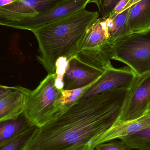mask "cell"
Returning a JSON list of instances; mask_svg holds the SVG:
<instances>
[{"mask_svg":"<svg viewBox=\"0 0 150 150\" xmlns=\"http://www.w3.org/2000/svg\"><path fill=\"white\" fill-rule=\"evenodd\" d=\"M128 90L78 100L36 128L21 150H68L82 144L95 149L100 137L119 120Z\"/></svg>","mask_w":150,"mask_h":150,"instance_id":"1","label":"cell"},{"mask_svg":"<svg viewBox=\"0 0 150 150\" xmlns=\"http://www.w3.org/2000/svg\"><path fill=\"white\" fill-rule=\"evenodd\" d=\"M99 17L97 11L85 8L63 19L32 31L38 45L39 62L48 74L56 73L60 58L68 60L80 49L86 31Z\"/></svg>","mask_w":150,"mask_h":150,"instance_id":"2","label":"cell"},{"mask_svg":"<svg viewBox=\"0 0 150 150\" xmlns=\"http://www.w3.org/2000/svg\"><path fill=\"white\" fill-rule=\"evenodd\" d=\"M56 73L48 74L36 89L30 91L23 113L30 125L41 127L59 112L57 103L63 90L56 86Z\"/></svg>","mask_w":150,"mask_h":150,"instance_id":"3","label":"cell"},{"mask_svg":"<svg viewBox=\"0 0 150 150\" xmlns=\"http://www.w3.org/2000/svg\"><path fill=\"white\" fill-rule=\"evenodd\" d=\"M113 52V60L126 64L136 75L150 71V29L117 40Z\"/></svg>","mask_w":150,"mask_h":150,"instance_id":"4","label":"cell"},{"mask_svg":"<svg viewBox=\"0 0 150 150\" xmlns=\"http://www.w3.org/2000/svg\"><path fill=\"white\" fill-rule=\"evenodd\" d=\"M93 2V0H64L33 16L1 23L0 24L14 29L32 32L85 8L88 3Z\"/></svg>","mask_w":150,"mask_h":150,"instance_id":"5","label":"cell"},{"mask_svg":"<svg viewBox=\"0 0 150 150\" xmlns=\"http://www.w3.org/2000/svg\"><path fill=\"white\" fill-rule=\"evenodd\" d=\"M150 71L135 79L128 90L121 113L116 124L141 118L149 112Z\"/></svg>","mask_w":150,"mask_h":150,"instance_id":"6","label":"cell"},{"mask_svg":"<svg viewBox=\"0 0 150 150\" xmlns=\"http://www.w3.org/2000/svg\"><path fill=\"white\" fill-rule=\"evenodd\" d=\"M136 75L128 66L120 68L113 67L107 69L80 99L102 94L122 88H129Z\"/></svg>","mask_w":150,"mask_h":150,"instance_id":"7","label":"cell"},{"mask_svg":"<svg viewBox=\"0 0 150 150\" xmlns=\"http://www.w3.org/2000/svg\"><path fill=\"white\" fill-rule=\"evenodd\" d=\"M104 72L85 63L75 55L68 60L63 78V90H76L90 85Z\"/></svg>","mask_w":150,"mask_h":150,"instance_id":"8","label":"cell"},{"mask_svg":"<svg viewBox=\"0 0 150 150\" xmlns=\"http://www.w3.org/2000/svg\"><path fill=\"white\" fill-rule=\"evenodd\" d=\"M31 90L18 86H0V122L16 120L23 114Z\"/></svg>","mask_w":150,"mask_h":150,"instance_id":"9","label":"cell"},{"mask_svg":"<svg viewBox=\"0 0 150 150\" xmlns=\"http://www.w3.org/2000/svg\"><path fill=\"white\" fill-rule=\"evenodd\" d=\"M64 0H16L0 7V23L33 16Z\"/></svg>","mask_w":150,"mask_h":150,"instance_id":"10","label":"cell"},{"mask_svg":"<svg viewBox=\"0 0 150 150\" xmlns=\"http://www.w3.org/2000/svg\"><path fill=\"white\" fill-rule=\"evenodd\" d=\"M150 126V111L144 116L136 120L114 125L104 133L100 138L98 144L136 133Z\"/></svg>","mask_w":150,"mask_h":150,"instance_id":"11","label":"cell"},{"mask_svg":"<svg viewBox=\"0 0 150 150\" xmlns=\"http://www.w3.org/2000/svg\"><path fill=\"white\" fill-rule=\"evenodd\" d=\"M76 56L85 63L105 71L112 67L113 45L107 44L98 48L79 50Z\"/></svg>","mask_w":150,"mask_h":150,"instance_id":"12","label":"cell"},{"mask_svg":"<svg viewBox=\"0 0 150 150\" xmlns=\"http://www.w3.org/2000/svg\"><path fill=\"white\" fill-rule=\"evenodd\" d=\"M108 40L106 18H99L86 31L79 50L98 48L110 44Z\"/></svg>","mask_w":150,"mask_h":150,"instance_id":"13","label":"cell"},{"mask_svg":"<svg viewBox=\"0 0 150 150\" xmlns=\"http://www.w3.org/2000/svg\"><path fill=\"white\" fill-rule=\"evenodd\" d=\"M128 23L132 33L150 29V0H141L132 6Z\"/></svg>","mask_w":150,"mask_h":150,"instance_id":"14","label":"cell"},{"mask_svg":"<svg viewBox=\"0 0 150 150\" xmlns=\"http://www.w3.org/2000/svg\"><path fill=\"white\" fill-rule=\"evenodd\" d=\"M131 7L118 14L114 18H105L109 35L108 42L111 45H113L117 40L132 33L128 23Z\"/></svg>","mask_w":150,"mask_h":150,"instance_id":"15","label":"cell"},{"mask_svg":"<svg viewBox=\"0 0 150 150\" xmlns=\"http://www.w3.org/2000/svg\"><path fill=\"white\" fill-rule=\"evenodd\" d=\"M0 122V146L16 136L30 125L23 114L16 120Z\"/></svg>","mask_w":150,"mask_h":150,"instance_id":"16","label":"cell"},{"mask_svg":"<svg viewBox=\"0 0 150 150\" xmlns=\"http://www.w3.org/2000/svg\"><path fill=\"white\" fill-rule=\"evenodd\" d=\"M120 140L130 150H150V126Z\"/></svg>","mask_w":150,"mask_h":150,"instance_id":"17","label":"cell"},{"mask_svg":"<svg viewBox=\"0 0 150 150\" xmlns=\"http://www.w3.org/2000/svg\"><path fill=\"white\" fill-rule=\"evenodd\" d=\"M37 127L29 125L16 136L0 146V150H21Z\"/></svg>","mask_w":150,"mask_h":150,"instance_id":"18","label":"cell"},{"mask_svg":"<svg viewBox=\"0 0 150 150\" xmlns=\"http://www.w3.org/2000/svg\"><path fill=\"white\" fill-rule=\"evenodd\" d=\"M121 0H94L102 17L108 16Z\"/></svg>","mask_w":150,"mask_h":150,"instance_id":"19","label":"cell"},{"mask_svg":"<svg viewBox=\"0 0 150 150\" xmlns=\"http://www.w3.org/2000/svg\"><path fill=\"white\" fill-rule=\"evenodd\" d=\"M96 150H131L122 141H112L98 144Z\"/></svg>","mask_w":150,"mask_h":150,"instance_id":"20","label":"cell"},{"mask_svg":"<svg viewBox=\"0 0 150 150\" xmlns=\"http://www.w3.org/2000/svg\"><path fill=\"white\" fill-rule=\"evenodd\" d=\"M140 1L141 0H121L116 5L113 11L107 17L110 18H114L118 14L132 7Z\"/></svg>","mask_w":150,"mask_h":150,"instance_id":"21","label":"cell"},{"mask_svg":"<svg viewBox=\"0 0 150 150\" xmlns=\"http://www.w3.org/2000/svg\"><path fill=\"white\" fill-rule=\"evenodd\" d=\"M95 149L90 145L82 144L77 145L68 150H95Z\"/></svg>","mask_w":150,"mask_h":150,"instance_id":"22","label":"cell"},{"mask_svg":"<svg viewBox=\"0 0 150 150\" xmlns=\"http://www.w3.org/2000/svg\"><path fill=\"white\" fill-rule=\"evenodd\" d=\"M16 1V0H0V7L9 5Z\"/></svg>","mask_w":150,"mask_h":150,"instance_id":"23","label":"cell"},{"mask_svg":"<svg viewBox=\"0 0 150 150\" xmlns=\"http://www.w3.org/2000/svg\"><path fill=\"white\" fill-rule=\"evenodd\" d=\"M149 111H150V108H149Z\"/></svg>","mask_w":150,"mask_h":150,"instance_id":"24","label":"cell"}]
</instances>
